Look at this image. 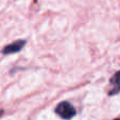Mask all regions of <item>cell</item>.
<instances>
[{"label": "cell", "mask_w": 120, "mask_h": 120, "mask_svg": "<svg viewBox=\"0 0 120 120\" xmlns=\"http://www.w3.org/2000/svg\"><path fill=\"white\" fill-rule=\"evenodd\" d=\"M54 112L60 118L64 120H70L77 115V110L70 102L61 101L55 106Z\"/></svg>", "instance_id": "1"}, {"label": "cell", "mask_w": 120, "mask_h": 120, "mask_svg": "<svg viewBox=\"0 0 120 120\" xmlns=\"http://www.w3.org/2000/svg\"><path fill=\"white\" fill-rule=\"evenodd\" d=\"M26 44H27V40L26 39L16 40V41L12 42L10 44H6L2 49L1 53L3 55H12V54H15V53H19L20 51H22V49L25 48Z\"/></svg>", "instance_id": "2"}, {"label": "cell", "mask_w": 120, "mask_h": 120, "mask_svg": "<svg viewBox=\"0 0 120 120\" xmlns=\"http://www.w3.org/2000/svg\"><path fill=\"white\" fill-rule=\"evenodd\" d=\"M120 93V71H117L110 79V87H108V96H115Z\"/></svg>", "instance_id": "3"}, {"label": "cell", "mask_w": 120, "mask_h": 120, "mask_svg": "<svg viewBox=\"0 0 120 120\" xmlns=\"http://www.w3.org/2000/svg\"><path fill=\"white\" fill-rule=\"evenodd\" d=\"M2 114H3V110H0V117L2 116Z\"/></svg>", "instance_id": "4"}, {"label": "cell", "mask_w": 120, "mask_h": 120, "mask_svg": "<svg viewBox=\"0 0 120 120\" xmlns=\"http://www.w3.org/2000/svg\"><path fill=\"white\" fill-rule=\"evenodd\" d=\"M114 120H120V118H116V119H114Z\"/></svg>", "instance_id": "5"}]
</instances>
